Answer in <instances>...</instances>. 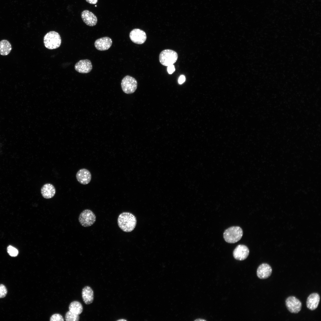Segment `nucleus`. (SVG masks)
<instances>
[{"label":"nucleus","instance_id":"nucleus-7","mask_svg":"<svg viewBox=\"0 0 321 321\" xmlns=\"http://www.w3.org/2000/svg\"><path fill=\"white\" fill-rule=\"evenodd\" d=\"M285 305L290 312L295 314L298 313L300 311L302 306L300 301L294 296H289L286 299Z\"/></svg>","mask_w":321,"mask_h":321},{"label":"nucleus","instance_id":"nucleus-8","mask_svg":"<svg viewBox=\"0 0 321 321\" xmlns=\"http://www.w3.org/2000/svg\"><path fill=\"white\" fill-rule=\"evenodd\" d=\"M130 38L134 43L141 44L146 40L147 36L145 32L143 30L139 29H135L130 32Z\"/></svg>","mask_w":321,"mask_h":321},{"label":"nucleus","instance_id":"nucleus-21","mask_svg":"<svg viewBox=\"0 0 321 321\" xmlns=\"http://www.w3.org/2000/svg\"><path fill=\"white\" fill-rule=\"evenodd\" d=\"M7 251L10 255L13 257H16L18 253V250L11 246H9L7 247Z\"/></svg>","mask_w":321,"mask_h":321},{"label":"nucleus","instance_id":"nucleus-16","mask_svg":"<svg viewBox=\"0 0 321 321\" xmlns=\"http://www.w3.org/2000/svg\"><path fill=\"white\" fill-rule=\"evenodd\" d=\"M56 192L54 186L50 183H46L44 185L41 189V193L43 197L44 198L49 199L53 197Z\"/></svg>","mask_w":321,"mask_h":321},{"label":"nucleus","instance_id":"nucleus-14","mask_svg":"<svg viewBox=\"0 0 321 321\" xmlns=\"http://www.w3.org/2000/svg\"><path fill=\"white\" fill-rule=\"evenodd\" d=\"M112 40L108 37H104L97 39L95 42V46L98 50L100 51L108 49L112 44Z\"/></svg>","mask_w":321,"mask_h":321},{"label":"nucleus","instance_id":"nucleus-3","mask_svg":"<svg viewBox=\"0 0 321 321\" xmlns=\"http://www.w3.org/2000/svg\"><path fill=\"white\" fill-rule=\"evenodd\" d=\"M243 235V231L241 227L239 226H233L225 230L223 233V237L227 243H234L240 240Z\"/></svg>","mask_w":321,"mask_h":321},{"label":"nucleus","instance_id":"nucleus-18","mask_svg":"<svg viewBox=\"0 0 321 321\" xmlns=\"http://www.w3.org/2000/svg\"><path fill=\"white\" fill-rule=\"evenodd\" d=\"M12 46L10 42L6 40L0 41V54L2 56L8 55L12 50Z\"/></svg>","mask_w":321,"mask_h":321},{"label":"nucleus","instance_id":"nucleus-24","mask_svg":"<svg viewBox=\"0 0 321 321\" xmlns=\"http://www.w3.org/2000/svg\"><path fill=\"white\" fill-rule=\"evenodd\" d=\"M175 69L173 64L167 67V70L169 74H172L175 71Z\"/></svg>","mask_w":321,"mask_h":321},{"label":"nucleus","instance_id":"nucleus-19","mask_svg":"<svg viewBox=\"0 0 321 321\" xmlns=\"http://www.w3.org/2000/svg\"><path fill=\"white\" fill-rule=\"evenodd\" d=\"M69 311L78 315L80 314L83 310L82 305L77 301L71 302L69 305Z\"/></svg>","mask_w":321,"mask_h":321},{"label":"nucleus","instance_id":"nucleus-15","mask_svg":"<svg viewBox=\"0 0 321 321\" xmlns=\"http://www.w3.org/2000/svg\"><path fill=\"white\" fill-rule=\"evenodd\" d=\"M320 300V297L318 294L313 293L308 297L306 301V305L309 309L313 311L317 307Z\"/></svg>","mask_w":321,"mask_h":321},{"label":"nucleus","instance_id":"nucleus-17","mask_svg":"<svg viewBox=\"0 0 321 321\" xmlns=\"http://www.w3.org/2000/svg\"><path fill=\"white\" fill-rule=\"evenodd\" d=\"M82 296L83 300L86 304H90L93 300V291L90 287L85 286L82 289Z\"/></svg>","mask_w":321,"mask_h":321},{"label":"nucleus","instance_id":"nucleus-27","mask_svg":"<svg viewBox=\"0 0 321 321\" xmlns=\"http://www.w3.org/2000/svg\"><path fill=\"white\" fill-rule=\"evenodd\" d=\"M195 320V321H206V320H204V319H196V320Z\"/></svg>","mask_w":321,"mask_h":321},{"label":"nucleus","instance_id":"nucleus-11","mask_svg":"<svg viewBox=\"0 0 321 321\" xmlns=\"http://www.w3.org/2000/svg\"><path fill=\"white\" fill-rule=\"evenodd\" d=\"M272 268L270 266L266 263L260 265L257 268V274L261 279H265L269 277L272 273Z\"/></svg>","mask_w":321,"mask_h":321},{"label":"nucleus","instance_id":"nucleus-22","mask_svg":"<svg viewBox=\"0 0 321 321\" xmlns=\"http://www.w3.org/2000/svg\"><path fill=\"white\" fill-rule=\"evenodd\" d=\"M50 321H63L64 319L62 316L58 313H56L53 314L51 317L50 319Z\"/></svg>","mask_w":321,"mask_h":321},{"label":"nucleus","instance_id":"nucleus-9","mask_svg":"<svg viewBox=\"0 0 321 321\" xmlns=\"http://www.w3.org/2000/svg\"><path fill=\"white\" fill-rule=\"evenodd\" d=\"M249 253V249L246 246L240 244L237 246L234 250L233 255L236 259L242 261L247 258Z\"/></svg>","mask_w":321,"mask_h":321},{"label":"nucleus","instance_id":"nucleus-1","mask_svg":"<svg viewBox=\"0 0 321 321\" xmlns=\"http://www.w3.org/2000/svg\"><path fill=\"white\" fill-rule=\"evenodd\" d=\"M136 217L129 212H123L118 216L117 223L119 228L123 231L128 232L133 231L136 226Z\"/></svg>","mask_w":321,"mask_h":321},{"label":"nucleus","instance_id":"nucleus-5","mask_svg":"<svg viewBox=\"0 0 321 321\" xmlns=\"http://www.w3.org/2000/svg\"><path fill=\"white\" fill-rule=\"evenodd\" d=\"M122 89L123 92L127 94L134 93L137 88V82L133 77L126 75L122 80L121 83Z\"/></svg>","mask_w":321,"mask_h":321},{"label":"nucleus","instance_id":"nucleus-6","mask_svg":"<svg viewBox=\"0 0 321 321\" xmlns=\"http://www.w3.org/2000/svg\"><path fill=\"white\" fill-rule=\"evenodd\" d=\"M96 219L95 214L89 209L83 210L80 214L78 218L80 223L84 227L91 226L95 223Z\"/></svg>","mask_w":321,"mask_h":321},{"label":"nucleus","instance_id":"nucleus-13","mask_svg":"<svg viewBox=\"0 0 321 321\" xmlns=\"http://www.w3.org/2000/svg\"><path fill=\"white\" fill-rule=\"evenodd\" d=\"M81 18L83 22L89 26L95 25L97 21V19L95 15L92 12L87 10L83 11L81 13Z\"/></svg>","mask_w":321,"mask_h":321},{"label":"nucleus","instance_id":"nucleus-25","mask_svg":"<svg viewBox=\"0 0 321 321\" xmlns=\"http://www.w3.org/2000/svg\"><path fill=\"white\" fill-rule=\"evenodd\" d=\"M185 76L183 75H181L179 78L178 83L180 84H182L185 81Z\"/></svg>","mask_w":321,"mask_h":321},{"label":"nucleus","instance_id":"nucleus-20","mask_svg":"<svg viewBox=\"0 0 321 321\" xmlns=\"http://www.w3.org/2000/svg\"><path fill=\"white\" fill-rule=\"evenodd\" d=\"M65 318L66 321H78L79 320V316L78 314L69 311L66 313Z\"/></svg>","mask_w":321,"mask_h":321},{"label":"nucleus","instance_id":"nucleus-26","mask_svg":"<svg viewBox=\"0 0 321 321\" xmlns=\"http://www.w3.org/2000/svg\"><path fill=\"white\" fill-rule=\"evenodd\" d=\"M87 2L91 4H95L97 3L98 0H85Z\"/></svg>","mask_w":321,"mask_h":321},{"label":"nucleus","instance_id":"nucleus-2","mask_svg":"<svg viewBox=\"0 0 321 321\" xmlns=\"http://www.w3.org/2000/svg\"><path fill=\"white\" fill-rule=\"evenodd\" d=\"M61 42L59 34L54 31L48 32L43 38L44 45L49 49L52 50L58 48L61 45Z\"/></svg>","mask_w":321,"mask_h":321},{"label":"nucleus","instance_id":"nucleus-4","mask_svg":"<svg viewBox=\"0 0 321 321\" xmlns=\"http://www.w3.org/2000/svg\"><path fill=\"white\" fill-rule=\"evenodd\" d=\"M178 57V54L175 51L170 49H165L160 52L159 59L162 65L168 66L175 63Z\"/></svg>","mask_w":321,"mask_h":321},{"label":"nucleus","instance_id":"nucleus-12","mask_svg":"<svg viewBox=\"0 0 321 321\" xmlns=\"http://www.w3.org/2000/svg\"><path fill=\"white\" fill-rule=\"evenodd\" d=\"M76 177L77 181L81 184L86 185L91 181L92 176L90 172L87 169H82L77 172Z\"/></svg>","mask_w":321,"mask_h":321},{"label":"nucleus","instance_id":"nucleus-23","mask_svg":"<svg viewBox=\"0 0 321 321\" xmlns=\"http://www.w3.org/2000/svg\"><path fill=\"white\" fill-rule=\"evenodd\" d=\"M7 293V290L6 287L2 284H0V298L4 297Z\"/></svg>","mask_w":321,"mask_h":321},{"label":"nucleus","instance_id":"nucleus-10","mask_svg":"<svg viewBox=\"0 0 321 321\" xmlns=\"http://www.w3.org/2000/svg\"><path fill=\"white\" fill-rule=\"evenodd\" d=\"M76 71L81 73H87L92 69V66L90 60L88 59L81 60L77 62L75 65Z\"/></svg>","mask_w":321,"mask_h":321},{"label":"nucleus","instance_id":"nucleus-28","mask_svg":"<svg viewBox=\"0 0 321 321\" xmlns=\"http://www.w3.org/2000/svg\"><path fill=\"white\" fill-rule=\"evenodd\" d=\"M117 321H127V320H125V319H120V320H118Z\"/></svg>","mask_w":321,"mask_h":321}]
</instances>
